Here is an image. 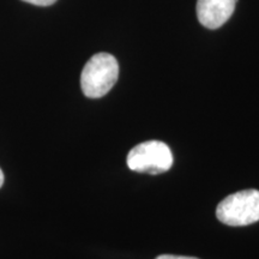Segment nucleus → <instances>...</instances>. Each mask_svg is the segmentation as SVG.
Here are the masks:
<instances>
[{
  "instance_id": "1",
  "label": "nucleus",
  "mask_w": 259,
  "mask_h": 259,
  "mask_svg": "<svg viewBox=\"0 0 259 259\" xmlns=\"http://www.w3.org/2000/svg\"><path fill=\"white\" fill-rule=\"evenodd\" d=\"M119 77V64L112 54L97 53L85 64L80 74V87L89 99H100L111 92Z\"/></svg>"
},
{
  "instance_id": "2",
  "label": "nucleus",
  "mask_w": 259,
  "mask_h": 259,
  "mask_svg": "<svg viewBox=\"0 0 259 259\" xmlns=\"http://www.w3.org/2000/svg\"><path fill=\"white\" fill-rule=\"evenodd\" d=\"M216 216L223 225L248 226L259 221V191L244 190L226 197L216 209Z\"/></svg>"
},
{
  "instance_id": "3",
  "label": "nucleus",
  "mask_w": 259,
  "mask_h": 259,
  "mask_svg": "<svg viewBox=\"0 0 259 259\" xmlns=\"http://www.w3.org/2000/svg\"><path fill=\"white\" fill-rule=\"evenodd\" d=\"M131 170L157 176L173 166V154L166 143L148 141L131 149L126 158Z\"/></svg>"
},
{
  "instance_id": "4",
  "label": "nucleus",
  "mask_w": 259,
  "mask_h": 259,
  "mask_svg": "<svg viewBox=\"0 0 259 259\" xmlns=\"http://www.w3.org/2000/svg\"><path fill=\"white\" fill-rule=\"evenodd\" d=\"M236 0H198L197 17L208 29H218L232 17Z\"/></svg>"
},
{
  "instance_id": "5",
  "label": "nucleus",
  "mask_w": 259,
  "mask_h": 259,
  "mask_svg": "<svg viewBox=\"0 0 259 259\" xmlns=\"http://www.w3.org/2000/svg\"><path fill=\"white\" fill-rule=\"evenodd\" d=\"M22 2L29 3V4L36 5V6H50V5H53L57 0H22Z\"/></svg>"
},
{
  "instance_id": "6",
  "label": "nucleus",
  "mask_w": 259,
  "mask_h": 259,
  "mask_svg": "<svg viewBox=\"0 0 259 259\" xmlns=\"http://www.w3.org/2000/svg\"><path fill=\"white\" fill-rule=\"evenodd\" d=\"M156 259H198L194 257H185V255H174V254H161Z\"/></svg>"
},
{
  "instance_id": "7",
  "label": "nucleus",
  "mask_w": 259,
  "mask_h": 259,
  "mask_svg": "<svg viewBox=\"0 0 259 259\" xmlns=\"http://www.w3.org/2000/svg\"><path fill=\"white\" fill-rule=\"evenodd\" d=\"M3 184H4V174H3V170L0 169V187L3 186Z\"/></svg>"
}]
</instances>
